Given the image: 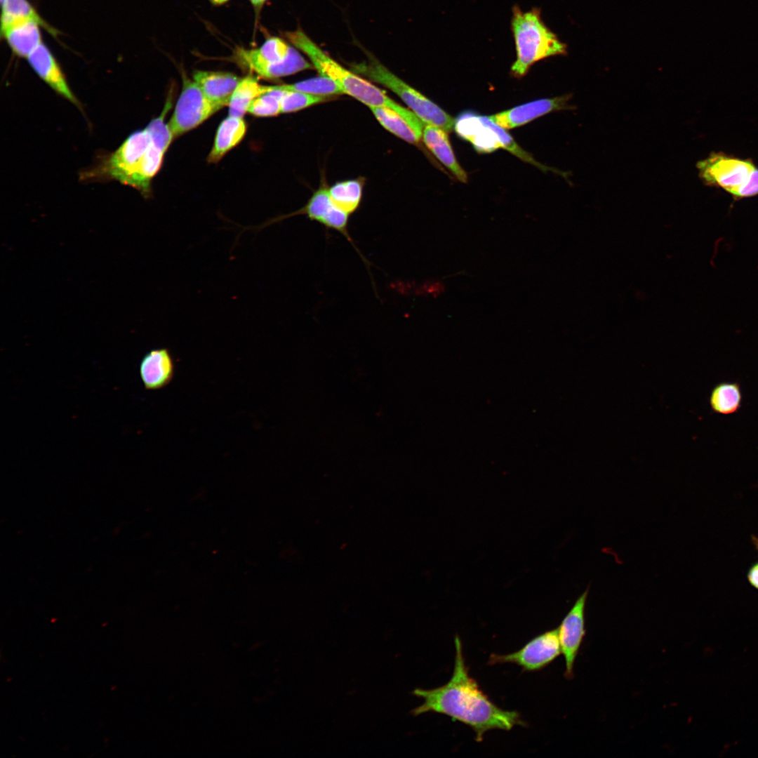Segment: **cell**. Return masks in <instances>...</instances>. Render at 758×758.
Returning <instances> with one entry per match:
<instances>
[{
	"label": "cell",
	"instance_id": "cell-5",
	"mask_svg": "<svg viewBox=\"0 0 758 758\" xmlns=\"http://www.w3.org/2000/svg\"><path fill=\"white\" fill-rule=\"evenodd\" d=\"M351 69L370 80L382 84L397 94L425 124L442 128L447 133L454 129L455 119L440 107L397 77L373 57Z\"/></svg>",
	"mask_w": 758,
	"mask_h": 758
},
{
	"label": "cell",
	"instance_id": "cell-33",
	"mask_svg": "<svg viewBox=\"0 0 758 758\" xmlns=\"http://www.w3.org/2000/svg\"><path fill=\"white\" fill-rule=\"evenodd\" d=\"M4 1H5V0H1V4H2L4 3Z\"/></svg>",
	"mask_w": 758,
	"mask_h": 758
},
{
	"label": "cell",
	"instance_id": "cell-17",
	"mask_svg": "<svg viewBox=\"0 0 758 758\" xmlns=\"http://www.w3.org/2000/svg\"><path fill=\"white\" fill-rule=\"evenodd\" d=\"M422 138L427 147L457 180L461 182H467V173L456 159L446 131L437 126L425 124Z\"/></svg>",
	"mask_w": 758,
	"mask_h": 758
},
{
	"label": "cell",
	"instance_id": "cell-27",
	"mask_svg": "<svg viewBox=\"0 0 758 758\" xmlns=\"http://www.w3.org/2000/svg\"><path fill=\"white\" fill-rule=\"evenodd\" d=\"M487 121H488V123L490 125V126L496 133V134H497V135H498V137L499 138L500 142L501 144V147H503V148L505 149L506 150L509 151L510 152H511L514 155L517 156L518 158L521 159L524 161L529 163V164H531L532 165H534L535 166H537L538 168H540V169H541V170H543L544 171H552L557 172V171H555L554 169H552L550 167H547V166L538 163L537 161H536L532 156H531L528 152L524 151L522 148H521L517 145V143L510 135V134L506 131H505L504 128H501L500 126L497 125L496 123H494L489 118L488 116L487 117Z\"/></svg>",
	"mask_w": 758,
	"mask_h": 758
},
{
	"label": "cell",
	"instance_id": "cell-8",
	"mask_svg": "<svg viewBox=\"0 0 758 758\" xmlns=\"http://www.w3.org/2000/svg\"><path fill=\"white\" fill-rule=\"evenodd\" d=\"M696 166L700 178L707 185L719 187L731 194L747 181L755 167L749 159L723 153H712L698 161Z\"/></svg>",
	"mask_w": 758,
	"mask_h": 758
},
{
	"label": "cell",
	"instance_id": "cell-10",
	"mask_svg": "<svg viewBox=\"0 0 758 758\" xmlns=\"http://www.w3.org/2000/svg\"><path fill=\"white\" fill-rule=\"evenodd\" d=\"M590 585L576 599L574 604L559 625V638L565 660L564 676L573 678L576 658L585 635V607Z\"/></svg>",
	"mask_w": 758,
	"mask_h": 758
},
{
	"label": "cell",
	"instance_id": "cell-31",
	"mask_svg": "<svg viewBox=\"0 0 758 758\" xmlns=\"http://www.w3.org/2000/svg\"><path fill=\"white\" fill-rule=\"evenodd\" d=\"M212 4L215 6H220L227 3L229 0H208Z\"/></svg>",
	"mask_w": 758,
	"mask_h": 758
},
{
	"label": "cell",
	"instance_id": "cell-9",
	"mask_svg": "<svg viewBox=\"0 0 758 758\" xmlns=\"http://www.w3.org/2000/svg\"><path fill=\"white\" fill-rule=\"evenodd\" d=\"M561 653L558 627L531 639L520 650L507 654L490 656L489 664L514 663L524 671H537L545 667Z\"/></svg>",
	"mask_w": 758,
	"mask_h": 758
},
{
	"label": "cell",
	"instance_id": "cell-26",
	"mask_svg": "<svg viewBox=\"0 0 758 758\" xmlns=\"http://www.w3.org/2000/svg\"><path fill=\"white\" fill-rule=\"evenodd\" d=\"M327 99L326 96L300 91H285L280 100L281 113L295 112L324 102Z\"/></svg>",
	"mask_w": 758,
	"mask_h": 758
},
{
	"label": "cell",
	"instance_id": "cell-11",
	"mask_svg": "<svg viewBox=\"0 0 758 758\" xmlns=\"http://www.w3.org/2000/svg\"><path fill=\"white\" fill-rule=\"evenodd\" d=\"M295 215H305L309 219L320 223L326 229L338 231L352 244V239L348 232L350 215L333 204L329 195L328 189L324 187H320L315 191L306 205L300 210L287 215H281L272 219L265 224L254 228L260 230L277 221Z\"/></svg>",
	"mask_w": 758,
	"mask_h": 758
},
{
	"label": "cell",
	"instance_id": "cell-14",
	"mask_svg": "<svg viewBox=\"0 0 758 758\" xmlns=\"http://www.w3.org/2000/svg\"><path fill=\"white\" fill-rule=\"evenodd\" d=\"M454 130L462 138L470 142L477 151L494 152L501 147L499 138L490 126L486 116L465 112L455 119Z\"/></svg>",
	"mask_w": 758,
	"mask_h": 758
},
{
	"label": "cell",
	"instance_id": "cell-24",
	"mask_svg": "<svg viewBox=\"0 0 758 758\" xmlns=\"http://www.w3.org/2000/svg\"><path fill=\"white\" fill-rule=\"evenodd\" d=\"M363 184L359 180L337 182L328 189L333 204L350 215L359 208L362 197Z\"/></svg>",
	"mask_w": 758,
	"mask_h": 758
},
{
	"label": "cell",
	"instance_id": "cell-16",
	"mask_svg": "<svg viewBox=\"0 0 758 758\" xmlns=\"http://www.w3.org/2000/svg\"><path fill=\"white\" fill-rule=\"evenodd\" d=\"M192 77L204 95L222 107L229 105L232 93L241 79L230 72L204 70L195 71Z\"/></svg>",
	"mask_w": 758,
	"mask_h": 758
},
{
	"label": "cell",
	"instance_id": "cell-15",
	"mask_svg": "<svg viewBox=\"0 0 758 758\" xmlns=\"http://www.w3.org/2000/svg\"><path fill=\"white\" fill-rule=\"evenodd\" d=\"M139 373L147 390H158L167 386L175 373V364L169 350L159 348L147 352L140 360Z\"/></svg>",
	"mask_w": 758,
	"mask_h": 758
},
{
	"label": "cell",
	"instance_id": "cell-22",
	"mask_svg": "<svg viewBox=\"0 0 758 758\" xmlns=\"http://www.w3.org/2000/svg\"><path fill=\"white\" fill-rule=\"evenodd\" d=\"M267 91V86L260 84L257 78L250 75L241 78L231 97L229 116L243 118L251 103Z\"/></svg>",
	"mask_w": 758,
	"mask_h": 758
},
{
	"label": "cell",
	"instance_id": "cell-21",
	"mask_svg": "<svg viewBox=\"0 0 758 758\" xmlns=\"http://www.w3.org/2000/svg\"><path fill=\"white\" fill-rule=\"evenodd\" d=\"M742 401L741 387L737 382L724 381L717 383L712 388L709 397L712 411L719 415L737 413L741 408Z\"/></svg>",
	"mask_w": 758,
	"mask_h": 758
},
{
	"label": "cell",
	"instance_id": "cell-20",
	"mask_svg": "<svg viewBox=\"0 0 758 758\" xmlns=\"http://www.w3.org/2000/svg\"><path fill=\"white\" fill-rule=\"evenodd\" d=\"M1 6V30L19 21L33 20L53 37H57L60 34L57 29L41 18L27 0H5Z\"/></svg>",
	"mask_w": 758,
	"mask_h": 758
},
{
	"label": "cell",
	"instance_id": "cell-12",
	"mask_svg": "<svg viewBox=\"0 0 758 758\" xmlns=\"http://www.w3.org/2000/svg\"><path fill=\"white\" fill-rule=\"evenodd\" d=\"M571 98V95L566 94L539 99L488 117L501 128L512 129L552 112L573 109L569 103Z\"/></svg>",
	"mask_w": 758,
	"mask_h": 758
},
{
	"label": "cell",
	"instance_id": "cell-4",
	"mask_svg": "<svg viewBox=\"0 0 758 758\" xmlns=\"http://www.w3.org/2000/svg\"><path fill=\"white\" fill-rule=\"evenodd\" d=\"M233 59L241 68L260 77L274 79L313 67L297 48L278 36H270L259 47H237Z\"/></svg>",
	"mask_w": 758,
	"mask_h": 758
},
{
	"label": "cell",
	"instance_id": "cell-28",
	"mask_svg": "<svg viewBox=\"0 0 758 758\" xmlns=\"http://www.w3.org/2000/svg\"><path fill=\"white\" fill-rule=\"evenodd\" d=\"M758 194V168L755 166L747 181L731 194L735 198L742 199Z\"/></svg>",
	"mask_w": 758,
	"mask_h": 758
},
{
	"label": "cell",
	"instance_id": "cell-13",
	"mask_svg": "<svg viewBox=\"0 0 758 758\" xmlns=\"http://www.w3.org/2000/svg\"><path fill=\"white\" fill-rule=\"evenodd\" d=\"M27 59L35 73L53 91L73 104L77 106L79 105L58 62L44 43L40 44Z\"/></svg>",
	"mask_w": 758,
	"mask_h": 758
},
{
	"label": "cell",
	"instance_id": "cell-1",
	"mask_svg": "<svg viewBox=\"0 0 758 758\" xmlns=\"http://www.w3.org/2000/svg\"><path fill=\"white\" fill-rule=\"evenodd\" d=\"M455 648L454 667L450 680L435 689H414L412 694L422 698L423 703L411 713L414 716L427 712L447 715L469 726L474 731L477 742H481L488 731H510L515 726H524L525 723L517 712L496 706L469 675L458 635L455 637Z\"/></svg>",
	"mask_w": 758,
	"mask_h": 758
},
{
	"label": "cell",
	"instance_id": "cell-30",
	"mask_svg": "<svg viewBox=\"0 0 758 758\" xmlns=\"http://www.w3.org/2000/svg\"><path fill=\"white\" fill-rule=\"evenodd\" d=\"M267 0H249L258 16Z\"/></svg>",
	"mask_w": 758,
	"mask_h": 758
},
{
	"label": "cell",
	"instance_id": "cell-29",
	"mask_svg": "<svg viewBox=\"0 0 758 758\" xmlns=\"http://www.w3.org/2000/svg\"><path fill=\"white\" fill-rule=\"evenodd\" d=\"M748 583L754 588L758 590V561L754 563L747 573Z\"/></svg>",
	"mask_w": 758,
	"mask_h": 758
},
{
	"label": "cell",
	"instance_id": "cell-18",
	"mask_svg": "<svg viewBox=\"0 0 758 758\" xmlns=\"http://www.w3.org/2000/svg\"><path fill=\"white\" fill-rule=\"evenodd\" d=\"M40 27L35 21L22 20L1 30V34L15 55L27 58L43 43Z\"/></svg>",
	"mask_w": 758,
	"mask_h": 758
},
{
	"label": "cell",
	"instance_id": "cell-7",
	"mask_svg": "<svg viewBox=\"0 0 758 758\" xmlns=\"http://www.w3.org/2000/svg\"><path fill=\"white\" fill-rule=\"evenodd\" d=\"M152 142V138L147 128L133 132L91 175L115 180L126 185Z\"/></svg>",
	"mask_w": 758,
	"mask_h": 758
},
{
	"label": "cell",
	"instance_id": "cell-6",
	"mask_svg": "<svg viewBox=\"0 0 758 758\" xmlns=\"http://www.w3.org/2000/svg\"><path fill=\"white\" fill-rule=\"evenodd\" d=\"M223 107L209 100L198 84L182 74V87L168 126L174 138L204 123Z\"/></svg>",
	"mask_w": 758,
	"mask_h": 758
},
{
	"label": "cell",
	"instance_id": "cell-25",
	"mask_svg": "<svg viewBox=\"0 0 758 758\" xmlns=\"http://www.w3.org/2000/svg\"><path fill=\"white\" fill-rule=\"evenodd\" d=\"M268 91L256 98L250 105L248 113L255 117H268L281 113L280 100L284 90L278 86H267Z\"/></svg>",
	"mask_w": 758,
	"mask_h": 758
},
{
	"label": "cell",
	"instance_id": "cell-23",
	"mask_svg": "<svg viewBox=\"0 0 758 758\" xmlns=\"http://www.w3.org/2000/svg\"><path fill=\"white\" fill-rule=\"evenodd\" d=\"M370 109L385 128L402 140L414 144L422 138V135L393 109L385 107H370Z\"/></svg>",
	"mask_w": 758,
	"mask_h": 758
},
{
	"label": "cell",
	"instance_id": "cell-2",
	"mask_svg": "<svg viewBox=\"0 0 758 758\" xmlns=\"http://www.w3.org/2000/svg\"><path fill=\"white\" fill-rule=\"evenodd\" d=\"M287 40L306 55L319 75L337 84L344 92L369 107H385L393 109L420 135L425 123L411 110L389 98L381 89L352 71L343 67L327 55L300 28L284 34Z\"/></svg>",
	"mask_w": 758,
	"mask_h": 758
},
{
	"label": "cell",
	"instance_id": "cell-3",
	"mask_svg": "<svg viewBox=\"0 0 758 758\" xmlns=\"http://www.w3.org/2000/svg\"><path fill=\"white\" fill-rule=\"evenodd\" d=\"M511 30L517 58L511 66V75L525 76L533 65L555 55H566V46L545 24L540 8L522 11L517 5L512 7Z\"/></svg>",
	"mask_w": 758,
	"mask_h": 758
},
{
	"label": "cell",
	"instance_id": "cell-32",
	"mask_svg": "<svg viewBox=\"0 0 758 758\" xmlns=\"http://www.w3.org/2000/svg\"><path fill=\"white\" fill-rule=\"evenodd\" d=\"M751 540H752V543H753V545L754 546L755 550L758 552V537H757L756 536L752 535L751 536Z\"/></svg>",
	"mask_w": 758,
	"mask_h": 758
},
{
	"label": "cell",
	"instance_id": "cell-19",
	"mask_svg": "<svg viewBox=\"0 0 758 758\" xmlns=\"http://www.w3.org/2000/svg\"><path fill=\"white\" fill-rule=\"evenodd\" d=\"M247 126L243 118L228 116L219 125L213 147L208 155V163H217L244 138Z\"/></svg>",
	"mask_w": 758,
	"mask_h": 758
}]
</instances>
